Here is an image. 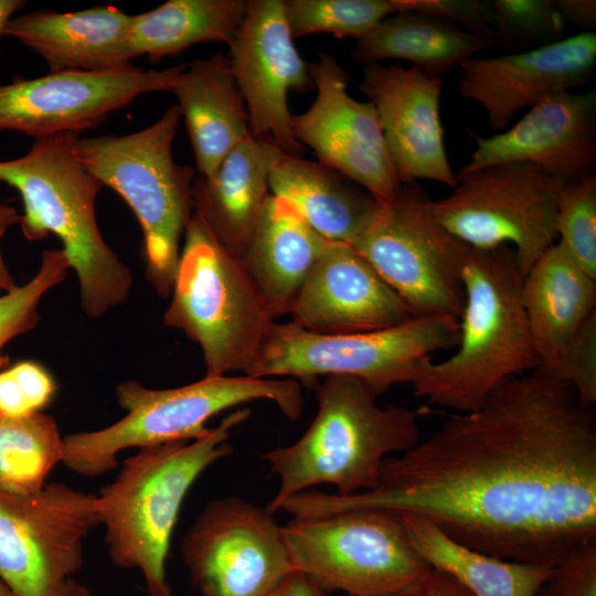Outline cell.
Masks as SVG:
<instances>
[{
    "label": "cell",
    "instance_id": "cell-1",
    "mask_svg": "<svg viewBox=\"0 0 596 596\" xmlns=\"http://www.w3.org/2000/svg\"><path fill=\"white\" fill-rule=\"evenodd\" d=\"M356 509L417 514L476 551L553 567L596 541L594 405L540 370L515 375L386 458L375 489L284 504L296 519Z\"/></svg>",
    "mask_w": 596,
    "mask_h": 596
},
{
    "label": "cell",
    "instance_id": "cell-2",
    "mask_svg": "<svg viewBox=\"0 0 596 596\" xmlns=\"http://www.w3.org/2000/svg\"><path fill=\"white\" fill-rule=\"evenodd\" d=\"M461 278L465 304L456 350L441 361H419L409 383L415 396L458 413L477 409L502 382L540 366L513 248L469 247Z\"/></svg>",
    "mask_w": 596,
    "mask_h": 596
},
{
    "label": "cell",
    "instance_id": "cell-3",
    "mask_svg": "<svg viewBox=\"0 0 596 596\" xmlns=\"http://www.w3.org/2000/svg\"><path fill=\"white\" fill-rule=\"evenodd\" d=\"M316 397L318 412L305 434L262 456L279 478V488L266 507L273 514L287 499L312 486H336L339 496L373 490L384 460L419 441L425 407L382 406L379 395L356 377L326 376Z\"/></svg>",
    "mask_w": 596,
    "mask_h": 596
},
{
    "label": "cell",
    "instance_id": "cell-4",
    "mask_svg": "<svg viewBox=\"0 0 596 596\" xmlns=\"http://www.w3.org/2000/svg\"><path fill=\"white\" fill-rule=\"evenodd\" d=\"M77 139L72 132L34 139L22 157L0 161V182L21 196L19 224L25 240L60 238L78 278L81 306L98 318L126 302L134 279L99 232L95 203L104 185L78 159Z\"/></svg>",
    "mask_w": 596,
    "mask_h": 596
},
{
    "label": "cell",
    "instance_id": "cell-5",
    "mask_svg": "<svg viewBox=\"0 0 596 596\" xmlns=\"http://www.w3.org/2000/svg\"><path fill=\"white\" fill-rule=\"evenodd\" d=\"M249 416L248 407L237 408L201 438L138 448L97 494L110 560L138 570L150 596H172L166 564L184 498L204 470L232 454L231 432Z\"/></svg>",
    "mask_w": 596,
    "mask_h": 596
},
{
    "label": "cell",
    "instance_id": "cell-6",
    "mask_svg": "<svg viewBox=\"0 0 596 596\" xmlns=\"http://www.w3.org/2000/svg\"><path fill=\"white\" fill-rule=\"evenodd\" d=\"M170 297L163 324L200 345L205 376L246 373L276 322L244 260L194 212Z\"/></svg>",
    "mask_w": 596,
    "mask_h": 596
},
{
    "label": "cell",
    "instance_id": "cell-7",
    "mask_svg": "<svg viewBox=\"0 0 596 596\" xmlns=\"http://www.w3.org/2000/svg\"><path fill=\"white\" fill-rule=\"evenodd\" d=\"M126 415L115 424L64 437L62 464L83 477L96 478L118 466L117 456L131 447L194 440L205 436L216 414L258 400L275 403L290 421L302 411L301 387L294 379L204 376L179 387L151 390L129 380L116 387Z\"/></svg>",
    "mask_w": 596,
    "mask_h": 596
},
{
    "label": "cell",
    "instance_id": "cell-8",
    "mask_svg": "<svg viewBox=\"0 0 596 596\" xmlns=\"http://www.w3.org/2000/svg\"><path fill=\"white\" fill-rule=\"evenodd\" d=\"M180 118L178 105H172L139 131L78 138L75 145L85 168L135 213L143 234L146 278L163 299L171 295L181 236L194 212V171L172 155Z\"/></svg>",
    "mask_w": 596,
    "mask_h": 596
},
{
    "label": "cell",
    "instance_id": "cell-9",
    "mask_svg": "<svg viewBox=\"0 0 596 596\" xmlns=\"http://www.w3.org/2000/svg\"><path fill=\"white\" fill-rule=\"evenodd\" d=\"M459 319L415 317L386 329L322 334L294 322H275L257 358L245 373L253 377L311 380L353 376L379 396L396 384L411 383L419 361L454 349Z\"/></svg>",
    "mask_w": 596,
    "mask_h": 596
},
{
    "label": "cell",
    "instance_id": "cell-10",
    "mask_svg": "<svg viewBox=\"0 0 596 596\" xmlns=\"http://www.w3.org/2000/svg\"><path fill=\"white\" fill-rule=\"evenodd\" d=\"M432 199L417 182L379 200L351 246L397 294L414 317H460L461 267L469 246L437 220Z\"/></svg>",
    "mask_w": 596,
    "mask_h": 596
},
{
    "label": "cell",
    "instance_id": "cell-11",
    "mask_svg": "<svg viewBox=\"0 0 596 596\" xmlns=\"http://www.w3.org/2000/svg\"><path fill=\"white\" fill-rule=\"evenodd\" d=\"M281 532L295 571L324 593L403 594L430 568L412 546L400 513L390 510L292 518Z\"/></svg>",
    "mask_w": 596,
    "mask_h": 596
},
{
    "label": "cell",
    "instance_id": "cell-12",
    "mask_svg": "<svg viewBox=\"0 0 596 596\" xmlns=\"http://www.w3.org/2000/svg\"><path fill=\"white\" fill-rule=\"evenodd\" d=\"M447 196L432 201L437 220L471 248L511 246L524 277L557 241V201L565 181L524 161L459 172Z\"/></svg>",
    "mask_w": 596,
    "mask_h": 596
},
{
    "label": "cell",
    "instance_id": "cell-13",
    "mask_svg": "<svg viewBox=\"0 0 596 596\" xmlns=\"http://www.w3.org/2000/svg\"><path fill=\"white\" fill-rule=\"evenodd\" d=\"M98 525L95 493L62 482L0 490V577L15 596H54L82 568L84 540Z\"/></svg>",
    "mask_w": 596,
    "mask_h": 596
},
{
    "label": "cell",
    "instance_id": "cell-14",
    "mask_svg": "<svg viewBox=\"0 0 596 596\" xmlns=\"http://www.w3.org/2000/svg\"><path fill=\"white\" fill-rule=\"evenodd\" d=\"M181 553L201 596H262L295 571L274 514L240 497L210 501Z\"/></svg>",
    "mask_w": 596,
    "mask_h": 596
},
{
    "label": "cell",
    "instance_id": "cell-15",
    "mask_svg": "<svg viewBox=\"0 0 596 596\" xmlns=\"http://www.w3.org/2000/svg\"><path fill=\"white\" fill-rule=\"evenodd\" d=\"M184 66L185 63L166 70L50 72L0 85V130L34 139L63 132L79 135L142 94L171 92Z\"/></svg>",
    "mask_w": 596,
    "mask_h": 596
},
{
    "label": "cell",
    "instance_id": "cell-16",
    "mask_svg": "<svg viewBox=\"0 0 596 596\" xmlns=\"http://www.w3.org/2000/svg\"><path fill=\"white\" fill-rule=\"evenodd\" d=\"M308 70L317 96L306 111L291 116L296 140L312 149L318 162L374 198L393 199L402 184L375 107L349 95V75L332 55L321 53L318 62L308 64Z\"/></svg>",
    "mask_w": 596,
    "mask_h": 596
},
{
    "label": "cell",
    "instance_id": "cell-17",
    "mask_svg": "<svg viewBox=\"0 0 596 596\" xmlns=\"http://www.w3.org/2000/svg\"><path fill=\"white\" fill-rule=\"evenodd\" d=\"M288 26L283 0H247L244 19L230 46L231 67L244 98L252 137L283 153L302 156L291 130L289 92L315 89Z\"/></svg>",
    "mask_w": 596,
    "mask_h": 596
},
{
    "label": "cell",
    "instance_id": "cell-18",
    "mask_svg": "<svg viewBox=\"0 0 596 596\" xmlns=\"http://www.w3.org/2000/svg\"><path fill=\"white\" fill-rule=\"evenodd\" d=\"M596 65V33L581 32L519 53L468 57L459 66L458 93L480 104L489 125L504 130L515 114L582 87Z\"/></svg>",
    "mask_w": 596,
    "mask_h": 596
},
{
    "label": "cell",
    "instance_id": "cell-19",
    "mask_svg": "<svg viewBox=\"0 0 596 596\" xmlns=\"http://www.w3.org/2000/svg\"><path fill=\"white\" fill-rule=\"evenodd\" d=\"M443 78L415 67L366 65L358 88L375 107L386 148L401 184L430 180L457 184L440 118Z\"/></svg>",
    "mask_w": 596,
    "mask_h": 596
},
{
    "label": "cell",
    "instance_id": "cell-20",
    "mask_svg": "<svg viewBox=\"0 0 596 596\" xmlns=\"http://www.w3.org/2000/svg\"><path fill=\"white\" fill-rule=\"evenodd\" d=\"M470 135L476 147L460 172L524 161L568 181L595 171L596 93L555 94L530 107L510 128L490 137Z\"/></svg>",
    "mask_w": 596,
    "mask_h": 596
},
{
    "label": "cell",
    "instance_id": "cell-21",
    "mask_svg": "<svg viewBox=\"0 0 596 596\" xmlns=\"http://www.w3.org/2000/svg\"><path fill=\"white\" fill-rule=\"evenodd\" d=\"M291 322L322 334L369 332L415 318L349 244L329 242L297 294Z\"/></svg>",
    "mask_w": 596,
    "mask_h": 596
},
{
    "label": "cell",
    "instance_id": "cell-22",
    "mask_svg": "<svg viewBox=\"0 0 596 596\" xmlns=\"http://www.w3.org/2000/svg\"><path fill=\"white\" fill-rule=\"evenodd\" d=\"M130 20L111 6L39 10L13 17L4 34L42 56L50 72H123L136 67L129 50Z\"/></svg>",
    "mask_w": 596,
    "mask_h": 596
},
{
    "label": "cell",
    "instance_id": "cell-23",
    "mask_svg": "<svg viewBox=\"0 0 596 596\" xmlns=\"http://www.w3.org/2000/svg\"><path fill=\"white\" fill-rule=\"evenodd\" d=\"M179 102L201 177L251 137L249 119L228 55L216 53L185 63L171 91Z\"/></svg>",
    "mask_w": 596,
    "mask_h": 596
},
{
    "label": "cell",
    "instance_id": "cell-24",
    "mask_svg": "<svg viewBox=\"0 0 596 596\" xmlns=\"http://www.w3.org/2000/svg\"><path fill=\"white\" fill-rule=\"evenodd\" d=\"M521 300L539 368L546 366L596 312V279L556 241L523 277Z\"/></svg>",
    "mask_w": 596,
    "mask_h": 596
},
{
    "label": "cell",
    "instance_id": "cell-25",
    "mask_svg": "<svg viewBox=\"0 0 596 596\" xmlns=\"http://www.w3.org/2000/svg\"><path fill=\"white\" fill-rule=\"evenodd\" d=\"M281 155L273 143L251 136L223 159L211 177L199 175L193 181L194 213L241 258L270 194V170Z\"/></svg>",
    "mask_w": 596,
    "mask_h": 596
},
{
    "label": "cell",
    "instance_id": "cell-26",
    "mask_svg": "<svg viewBox=\"0 0 596 596\" xmlns=\"http://www.w3.org/2000/svg\"><path fill=\"white\" fill-rule=\"evenodd\" d=\"M328 244L289 201L267 196L242 259L276 319L289 313Z\"/></svg>",
    "mask_w": 596,
    "mask_h": 596
},
{
    "label": "cell",
    "instance_id": "cell-27",
    "mask_svg": "<svg viewBox=\"0 0 596 596\" xmlns=\"http://www.w3.org/2000/svg\"><path fill=\"white\" fill-rule=\"evenodd\" d=\"M269 192L289 201L329 242L351 245L374 214L379 199L341 173L302 156L283 153L269 173Z\"/></svg>",
    "mask_w": 596,
    "mask_h": 596
},
{
    "label": "cell",
    "instance_id": "cell-28",
    "mask_svg": "<svg viewBox=\"0 0 596 596\" xmlns=\"http://www.w3.org/2000/svg\"><path fill=\"white\" fill-rule=\"evenodd\" d=\"M493 44V40L445 19L407 11L385 18L358 39L352 56L366 65L402 60L429 77L443 78L464 60Z\"/></svg>",
    "mask_w": 596,
    "mask_h": 596
},
{
    "label": "cell",
    "instance_id": "cell-29",
    "mask_svg": "<svg viewBox=\"0 0 596 596\" xmlns=\"http://www.w3.org/2000/svg\"><path fill=\"white\" fill-rule=\"evenodd\" d=\"M400 515L421 558L454 577L475 596H536L551 572L549 566L502 560L465 546L421 515Z\"/></svg>",
    "mask_w": 596,
    "mask_h": 596
},
{
    "label": "cell",
    "instance_id": "cell-30",
    "mask_svg": "<svg viewBox=\"0 0 596 596\" xmlns=\"http://www.w3.org/2000/svg\"><path fill=\"white\" fill-rule=\"evenodd\" d=\"M247 9V0H169L131 15L129 50L132 58L146 55L152 63L177 55L199 43L227 45Z\"/></svg>",
    "mask_w": 596,
    "mask_h": 596
},
{
    "label": "cell",
    "instance_id": "cell-31",
    "mask_svg": "<svg viewBox=\"0 0 596 596\" xmlns=\"http://www.w3.org/2000/svg\"><path fill=\"white\" fill-rule=\"evenodd\" d=\"M64 437L55 418L42 412L23 417L0 414V490H40L62 461Z\"/></svg>",
    "mask_w": 596,
    "mask_h": 596
},
{
    "label": "cell",
    "instance_id": "cell-32",
    "mask_svg": "<svg viewBox=\"0 0 596 596\" xmlns=\"http://www.w3.org/2000/svg\"><path fill=\"white\" fill-rule=\"evenodd\" d=\"M414 0H285L294 38L327 33L338 39L364 36L385 18L413 11Z\"/></svg>",
    "mask_w": 596,
    "mask_h": 596
},
{
    "label": "cell",
    "instance_id": "cell-33",
    "mask_svg": "<svg viewBox=\"0 0 596 596\" xmlns=\"http://www.w3.org/2000/svg\"><path fill=\"white\" fill-rule=\"evenodd\" d=\"M557 241L596 279V173L565 181L557 201Z\"/></svg>",
    "mask_w": 596,
    "mask_h": 596
},
{
    "label": "cell",
    "instance_id": "cell-34",
    "mask_svg": "<svg viewBox=\"0 0 596 596\" xmlns=\"http://www.w3.org/2000/svg\"><path fill=\"white\" fill-rule=\"evenodd\" d=\"M70 268L62 249L44 251L36 274L26 284L0 295V371L10 364L4 347L36 327L42 297L65 279Z\"/></svg>",
    "mask_w": 596,
    "mask_h": 596
},
{
    "label": "cell",
    "instance_id": "cell-35",
    "mask_svg": "<svg viewBox=\"0 0 596 596\" xmlns=\"http://www.w3.org/2000/svg\"><path fill=\"white\" fill-rule=\"evenodd\" d=\"M494 42L539 47L562 40L566 24L554 0H493Z\"/></svg>",
    "mask_w": 596,
    "mask_h": 596
},
{
    "label": "cell",
    "instance_id": "cell-36",
    "mask_svg": "<svg viewBox=\"0 0 596 596\" xmlns=\"http://www.w3.org/2000/svg\"><path fill=\"white\" fill-rule=\"evenodd\" d=\"M56 389L43 365L19 361L0 371V414L23 417L39 413L53 400Z\"/></svg>",
    "mask_w": 596,
    "mask_h": 596
},
{
    "label": "cell",
    "instance_id": "cell-37",
    "mask_svg": "<svg viewBox=\"0 0 596 596\" xmlns=\"http://www.w3.org/2000/svg\"><path fill=\"white\" fill-rule=\"evenodd\" d=\"M535 370H540L552 379L571 385L583 402L595 405L596 312L584 322L553 363Z\"/></svg>",
    "mask_w": 596,
    "mask_h": 596
},
{
    "label": "cell",
    "instance_id": "cell-38",
    "mask_svg": "<svg viewBox=\"0 0 596 596\" xmlns=\"http://www.w3.org/2000/svg\"><path fill=\"white\" fill-rule=\"evenodd\" d=\"M536 596H596V541L553 566Z\"/></svg>",
    "mask_w": 596,
    "mask_h": 596
},
{
    "label": "cell",
    "instance_id": "cell-39",
    "mask_svg": "<svg viewBox=\"0 0 596 596\" xmlns=\"http://www.w3.org/2000/svg\"><path fill=\"white\" fill-rule=\"evenodd\" d=\"M406 594L407 596H475L454 577L432 567Z\"/></svg>",
    "mask_w": 596,
    "mask_h": 596
},
{
    "label": "cell",
    "instance_id": "cell-40",
    "mask_svg": "<svg viewBox=\"0 0 596 596\" xmlns=\"http://www.w3.org/2000/svg\"><path fill=\"white\" fill-rule=\"evenodd\" d=\"M565 24H572L583 32H592L596 25L595 0H554Z\"/></svg>",
    "mask_w": 596,
    "mask_h": 596
},
{
    "label": "cell",
    "instance_id": "cell-41",
    "mask_svg": "<svg viewBox=\"0 0 596 596\" xmlns=\"http://www.w3.org/2000/svg\"><path fill=\"white\" fill-rule=\"evenodd\" d=\"M262 596H326V593L306 574L294 571Z\"/></svg>",
    "mask_w": 596,
    "mask_h": 596
},
{
    "label": "cell",
    "instance_id": "cell-42",
    "mask_svg": "<svg viewBox=\"0 0 596 596\" xmlns=\"http://www.w3.org/2000/svg\"><path fill=\"white\" fill-rule=\"evenodd\" d=\"M20 219L21 215L17 209L9 204L0 203V291H2V294L10 291L18 286L3 259L1 241L11 226L20 223Z\"/></svg>",
    "mask_w": 596,
    "mask_h": 596
},
{
    "label": "cell",
    "instance_id": "cell-43",
    "mask_svg": "<svg viewBox=\"0 0 596 596\" xmlns=\"http://www.w3.org/2000/svg\"><path fill=\"white\" fill-rule=\"evenodd\" d=\"M23 0H0V38L4 35L6 28L13 14L25 6Z\"/></svg>",
    "mask_w": 596,
    "mask_h": 596
},
{
    "label": "cell",
    "instance_id": "cell-44",
    "mask_svg": "<svg viewBox=\"0 0 596 596\" xmlns=\"http://www.w3.org/2000/svg\"><path fill=\"white\" fill-rule=\"evenodd\" d=\"M54 596H91L89 590L73 578L67 579Z\"/></svg>",
    "mask_w": 596,
    "mask_h": 596
},
{
    "label": "cell",
    "instance_id": "cell-45",
    "mask_svg": "<svg viewBox=\"0 0 596 596\" xmlns=\"http://www.w3.org/2000/svg\"><path fill=\"white\" fill-rule=\"evenodd\" d=\"M0 596H15L8 584L0 577Z\"/></svg>",
    "mask_w": 596,
    "mask_h": 596
},
{
    "label": "cell",
    "instance_id": "cell-46",
    "mask_svg": "<svg viewBox=\"0 0 596 596\" xmlns=\"http://www.w3.org/2000/svg\"><path fill=\"white\" fill-rule=\"evenodd\" d=\"M390 596H407V594L403 593V594H395V595H390Z\"/></svg>",
    "mask_w": 596,
    "mask_h": 596
},
{
    "label": "cell",
    "instance_id": "cell-47",
    "mask_svg": "<svg viewBox=\"0 0 596 596\" xmlns=\"http://www.w3.org/2000/svg\"><path fill=\"white\" fill-rule=\"evenodd\" d=\"M343 596H350V595H343Z\"/></svg>",
    "mask_w": 596,
    "mask_h": 596
}]
</instances>
